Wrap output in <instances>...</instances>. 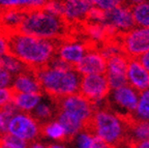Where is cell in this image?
I'll return each instance as SVG.
<instances>
[{"instance_id": "6da1fadb", "label": "cell", "mask_w": 149, "mask_h": 148, "mask_svg": "<svg viewBox=\"0 0 149 148\" xmlns=\"http://www.w3.org/2000/svg\"><path fill=\"white\" fill-rule=\"evenodd\" d=\"M7 40L8 53L32 71L48 65L56 56L58 42L55 40L32 36L20 31L8 34Z\"/></svg>"}, {"instance_id": "7a4b0ae2", "label": "cell", "mask_w": 149, "mask_h": 148, "mask_svg": "<svg viewBox=\"0 0 149 148\" xmlns=\"http://www.w3.org/2000/svg\"><path fill=\"white\" fill-rule=\"evenodd\" d=\"M42 90L55 100L79 92L81 75L76 68L66 64L58 57L46 66L34 71Z\"/></svg>"}, {"instance_id": "3957f363", "label": "cell", "mask_w": 149, "mask_h": 148, "mask_svg": "<svg viewBox=\"0 0 149 148\" xmlns=\"http://www.w3.org/2000/svg\"><path fill=\"white\" fill-rule=\"evenodd\" d=\"M25 34L58 42L68 37L70 25L62 17L55 16L44 8L25 13L19 30Z\"/></svg>"}, {"instance_id": "277c9868", "label": "cell", "mask_w": 149, "mask_h": 148, "mask_svg": "<svg viewBox=\"0 0 149 148\" xmlns=\"http://www.w3.org/2000/svg\"><path fill=\"white\" fill-rule=\"evenodd\" d=\"M94 136L114 146L125 134V119L109 109H95L86 127Z\"/></svg>"}, {"instance_id": "5b68a950", "label": "cell", "mask_w": 149, "mask_h": 148, "mask_svg": "<svg viewBox=\"0 0 149 148\" xmlns=\"http://www.w3.org/2000/svg\"><path fill=\"white\" fill-rule=\"evenodd\" d=\"M138 98L139 92L127 84L119 88L111 89L107 97L111 111L124 119H130L137 106Z\"/></svg>"}, {"instance_id": "8992f818", "label": "cell", "mask_w": 149, "mask_h": 148, "mask_svg": "<svg viewBox=\"0 0 149 148\" xmlns=\"http://www.w3.org/2000/svg\"><path fill=\"white\" fill-rule=\"evenodd\" d=\"M57 105L59 107V112H63L77 119L78 121L84 123L86 127L95 110L92 103L79 92L59 98L57 100Z\"/></svg>"}, {"instance_id": "52a82bcc", "label": "cell", "mask_w": 149, "mask_h": 148, "mask_svg": "<svg viewBox=\"0 0 149 148\" xmlns=\"http://www.w3.org/2000/svg\"><path fill=\"white\" fill-rule=\"evenodd\" d=\"M7 134L24 140L27 143H31L42 135V126L36 118L29 113L18 112L9 120Z\"/></svg>"}, {"instance_id": "ba28073f", "label": "cell", "mask_w": 149, "mask_h": 148, "mask_svg": "<svg viewBox=\"0 0 149 148\" xmlns=\"http://www.w3.org/2000/svg\"><path fill=\"white\" fill-rule=\"evenodd\" d=\"M107 30L108 35L116 36L123 34L135 27L132 9L128 5L120 3L112 9L105 13V21L102 23Z\"/></svg>"}, {"instance_id": "9c48e42d", "label": "cell", "mask_w": 149, "mask_h": 148, "mask_svg": "<svg viewBox=\"0 0 149 148\" xmlns=\"http://www.w3.org/2000/svg\"><path fill=\"white\" fill-rule=\"evenodd\" d=\"M111 88L105 74L87 75L81 77L79 93L92 103L94 107L107 100Z\"/></svg>"}, {"instance_id": "30bf717a", "label": "cell", "mask_w": 149, "mask_h": 148, "mask_svg": "<svg viewBox=\"0 0 149 148\" xmlns=\"http://www.w3.org/2000/svg\"><path fill=\"white\" fill-rule=\"evenodd\" d=\"M122 51L128 58H138L149 51V28L135 26L120 35Z\"/></svg>"}, {"instance_id": "8fae6325", "label": "cell", "mask_w": 149, "mask_h": 148, "mask_svg": "<svg viewBox=\"0 0 149 148\" xmlns=\"http://www.w3.org/2000/svg\"><path fill=\"white\" fill-rule=\"evenodd\" d=\"M89 47L90 45L88 43L65 37L57 43L56 57H58L66 64L74 67L82 60Z\"/></svg>"}, {"instance_id": "7c38bea8", "label": "cell", "mask_w": 149, "mask_h": 148, "mask_svg": "<svg viewBox=\"0 0 149 148\" xmlns=\"http://www.w3.org/2000/svg\"><path fill=\"white\" fill-rule=\"evenodd\" d=\"M128 57L123 53L108 58L106 63L105 76L111 89L126 85V67Z\"/></svg>"}, {"instance_id": "4fadbf2b", "label": "cell", "mask_w": 149, "mask_h": 148, "mask_svg": "<svg viewBox=\"0 0 149 148\" xmlns=\"http://www.w3.org/2000/svg\"><path fill=\"white\" fill-rule=\"evenodd\" d=\"M106 58L102 55L100 50L89 47L86 54L82 58L74 68L81 76L94 74H105L106 71Z\"/></svg>"}, {"instance_id": "5bb4252c", "label": "cell", "mask_w": 149, "mask_h": 148, "mask_svg": "<svg viewBox=\"0 0 149 148\" xmlns=\"http://www.w3.org/2000/svg\"><path fill=\"white\" fill-rule=\"evenodd\" d=\"M126 83L138 92L149 89V73L140 63L138 58H128Z\"/></svg>"}, {"instance_id": "9a60e30c", "label": "cell", "mask_w": 149, "mask_h": 148, "mask_svg": "<svg viewBox=\"0 0 149 148\" xmlns=\"http://www.w3.org/2000/svg\"><path fill=\"white\" fill-rule=\"evenodd\" d=\"M90 8L86 0H63L62 18L68 25L85 23Z\"/></svg>"}, {"instance_id": "2e32d148", "label": "cell", "mask_w": 149, "mask_h": 148, "mask_svg": "<svg viewBox=\"0 0 149 148\" xmlns=\"http://www.w3.org/2000/svg\"><path fill=\"white\" fill-rule=\"evenodd\" d=\"M12 90L14 92L23 93H42V87L36 78L34 71L27 68L14 77L12 84Z\"/></svg>"}, {"instance_id": "e0dca14e", "label": "cell", "mask_w": 149, "mask_h": 148, "mask_svg": "<svg viewBox=\"0 0 149 148\" xmlns=\"http://www.w3.org/2000/svg\"><path fill=\"white\" fill-rule=\"evenodd\" d=\"M25 12L18 9H4L0 12V31L8 35L19 30Z\"/></svg>"}, {"instance_id": "ac0fdd59", "label": "cell", "mask_w": 149, "mask_h": 148, "mask_svg": "<svg viewBox=\"0 0 149 148\" xmlns=\"http://www.w3.org/2000/svg\"><path fill=\"white\" fill-rule=\"evenodd\" d=\"M42 93H23L14 92L13 101L19 112L29 113L35 109V107L40 103Z\"/></svg>"}, {"instance_id": "d6986e66", "label": "cell", "mask_w": 149, "mask_h": 148, "mask_svg": "<svg viewBox=\"0 0 149 148\" xmlns=\"http://www.w3.org/2000/svg\"><path fill=\"white\" fill-rule=\"evenodd\" d=\"M49 0H0V12L4 9H18L22 12H30L42 8Z\"/></svg>"}, {"instance_id": "ffe728a7", "label": "cell", "mask_w": 149, "mask_h": 148, "mask_svg": "<svg viewBox=\"0 0 149 148\" xmlns=\"http://www.w3.org/2000/svg\"><path fill=\"white\" fill-rule=\"evenodd\" d=\"M57 121L62 125L63 130L65 132V136L66 139H72L77 136L80 132L86 128V125L84 123L78 121L77 119L70 117L68 114L63 113V112H59L58 116H57Z\"/></svg>"}, {"instance_id": "44dd1931", "label": "cell", "mask_w": 149, "mask_h": 148, "mask_svg": "<svg viewBox=\"0 0 149 148\" xmlns=\"http://www.w3.org/2000/svg\"><path fill=\"white\" fill-rule=\"evenodd\" d=\"M130 121H149V89L139 92L137 106Z\"/></svg>"}, {"instance_id": "7402d4cb", "label": "cell", "mask_w": 149, "mask_h": 148, "mask_svg": "<svg viewBox=\"0 0 149 148\" xmlns=\"http://www.w3.org/2000/svg\"><path fill=\"white\" fill-rule=\"evenodd\" d=\"M135 26L149 28V2L143 1L135 6L130 7Z\"/></svg>"}, {"instance_id": "603a6c76", "label": "cell", "mask_w": 149, "mask_h": 148, "mask_svg": "<svg viewBox=\"0 0 149 148\" xmlns=\"http://www.w3.org/2000/svg\"><path fill=\"white\" fill-rule=\"evenodd\" d=\"M0 66L3 67L7 72H9L14 77L28 68L23 62L19 60L18 58H16L9 53L0 56Z\"/></svg>"}, {"instance_id": "cb8c5ba5", "label": "cell", "mask_w": 149, "mask_h": 148, "mask_svg": "<svg viewBox=\"0 0 149 148\" xmlns=\"http://www.w3.org/2000/svg\"><path fill=\"white\" fill-rule=\"evenodd\" d=\"M42 134L54 141H62L66 139L62 125L57 120L47 122L44 126H42Z\"/></svg>"}, {"instance_id": "d4e9b609", "label": "cell", "mask_w": 149, "mask_h": 148, "mask_svg": "<svg viewBox=\"0 0 149 148\" xmlns=\"http://www.w3.org/2000/svg\"><path fill=\"white\" fill-rule=\"evenodd\" d=\"M85 32L89 37L91 42L102 43L107 42L109 35L107 33L105 26L102 24H94V23H86L85 26Z\"/></svg>"}, {"instance_id": "484cf974", "label": "cell", "mask_w": 149, "mask_h": 148, "mask_svg": "<svg viewBox=\"0 0 149 148\" xmlns=\"http://www.w3.org/2000/svg\"><path fill=\"white\" fill-rule=\"evenodd\" d=\"M130 132L135 143L149 140V121H132Z\"/></svg>"}, {"instance_id": "4316f807", "label": "cell", "mask_w": 149, "mask_h": 148, "mask_svg": "<svg viewBox=\"0 0 149 148\" xmlns=\"http://www.w3.org/2000/svg\"><path fill=\"white\" fill-rule=\"evenodd\" d=\"M18 112V109L13 102L6 104L2 108H0V137H2L7 133V125H8L9 120Z\"/></svg>"}, {"instance_id": "83f0119b", "label": "cell", "mask_w": 149, "mask_h": 148, "mask_svg": "<svg viewBox=\"0 0 149 148\" xmlns=\"http://www.w3.org/2000/svg\"><path fill=\"white\" fill-rule=\"evenodd\" d=\"M77 148H95V136L85 128L74 137Z\"/></svg>"}, {"instance_id": "f1b7e54d", "label": "cell", "mask_w": 149, "mask_h": 148, "mask_svg": "<svg viewBox=\"0 0 149 148\" xmlns=\"http://www.w3.org/2000/svg\"><path fill=\"white\" fill-rule=\"evenodd\" d=\"M100 52L102 53V55L106 58V60H107L108 58L112 57V56L123 53L120 43L119 42L118 43L117 42H109V40H107L106 44L100 48Z\"/></svg>"}, {"instance_id": "f546056e", "label": "cell", "mask_w": 149, "mask_h": 148, "mask_svg": "<svg viewBox=\"0 0 149 148\" xmlns=\"http://www.w3.org/2000/svg\"><path fill=\"white\" fill-rule=\"evenodd\" d=\"M86 1L91 5V7H96L104 12H108L121 3L118 0H86Z\"/></svg>"}, {"instance_id": "4dcf8cb0", "label": "cell", "mask_w": 149, "mask_h": 148, "mask_svg": "<svg viewBox=\"0 0 149 148\" xmlns=\"http://www.w3.org/2000/svg\"><path fill=\"white\" fill-rule=\"evenodd\" d=\"M105 13L104 10L96 7H91L87 15L86 22L85 23H94V24H102L105 21Z\"/></svg>"}, {"instance_id": "1f68e13d", "label": "cell", "mask_w": 149, "mask_h": 148, "mask_svg": "<svg viewBox=\"0 0 149 148\" xmlns=\"http://www.w3.org/2000/svg\"><path fill=\"white\" fill-rule=\"evenodd\" d=\"M33 111L35 114V118H40V119H47V118L51 117L53 114L51 106H49L46 103H40Z\"/></svg>"}, {"instance_id": "d6a6232c", "label": "cell", "mask_w": 149, "mask_h": 148, "mask_svg": "<svg viewBox=\"0 0 149 148\" xmlns=\"http://www.w3.org/2000/svg\"><path fill=\"white\" fill-rule=\"evenodd\" d=\"M13 81H14V76L0 66V88H10Z\"/></svg>"}, {"instance_id": "836d02e7", "label": "cell", "mask_w": 149, "mask_h": 148, "mask_svg": "<svg viewBox=\"0 0 149 148\" xmlns=\"http://www.w3.org/2000/svg\"><path fill=\"white\" fill-rule=\"evenodd\" d=\"M14 91L12 88H0V108L13 101Z\"/></svg>"}, {"instance_id": "e575fe53", "label": "cell", "mask_w": 149, "mask_h": 148, "mask_svg": "<svg viewBox=\"0 0 149 148\" xmlns=\"http://www.w3.org/2000/svg\"><path fill=\"white\" fill-rule=\"evenodd\" d=\"M8 53V40L7 35L0 31V56Z\"/></svg>"}, {"instance_id": "d590c367", "label": "cell", "mask_w": 149, "mask_h": 148, "mask_svg": "<svg viewBox=\"0 0 149 148\" xmlns=\"http://www.w3.org/2000/svg\"><path fill=\"white\" fill-rule=\"evenodd\" d=\"M138 60L140 61V63L144 66V68L149 73V51L145 52L144 54L138 57Z\"/></svg>"}, {"instance_id": "8d00e7d4", "label": "cell", "mask_w": 149, "mask_h": 148, "mask_svg": "<svg viewBox=\"0 0 149 148\" xmlns=\"http://www.w3.org/2000/svg\"><path fill=\"white\" fill-rule=\"evenodd\" d=\"M0 148H28V146L14 145V144H9V143H7V142L1 141V140H0Z\"/></svg>"}, {"instance_id": "74e56055", "label": "cell", "mask_w": 149, "mask_h": 148, "mask_svg": "<svg viewBox=\"0 0 149 148\" xmlns=\"http://www.w3.org/2000/svg\"><path fill=\"white\" fill-rule=\"evenodd\" d=\"M133 148H149V140L136 142V143H134Z\"/></svg>"}, {"instance_id": "f35d334b", "label": "cell", "mask_w": 149, "mask_h": 148, "mask_svg": "<svg viewBox=\"0 0 149 148\" xmlns=\"http://www.w3.org/2000/svg\"><path fill=\"white\" fill-rule=\"evenodd\" d=\"M28 148H48V146L40 143V142L34 141V142H31L30 145H28Z\"/></svg>"}, {"instance_id": "ab89813d", "label": "cell", "mask_w": 149, "mask_h": 148, "mask_svg": "<svg viewBox=\"0 0 149 148\" xmlns=\"http://www.w3.org/2000/svg\"><path fill=\"white\" fill-rule=\"evenodd\" d=\"M123 1L125 2L126 5L132 7V6H135V5L139 4V3L143 2V1H145V0H123Z\"/></svg>"}, {"instance_id": "60d3db41", "label": "cell", "mask_w": 149, "mask_h": 148, "mask_svg": "<svg viewBox=\"0 0 149 148\" xmlns=\"http://www.w3.org/2000/svg\"><path fill=\"white\" fill-rule=\"evenodd\" d=\"M48 148H68V147H65V146L62 145V144L55 143V144H51L50 146H48Z\"/></svg>"}, {"instance_id": "b9f144b4", "label": "cell", "mask_w": 149, "mask_h": 148, "mask_svg": "<svg viewBox=\"0 0 149 148\" xmlns=\"http://www.w3.org/2000/svg\"><path fill=\"white\" fill-rule=\"evenodd\" d=\"M118 1H119V2H121V3H122V1H123V0H118Z\"/></svg>"}]
</instances>
